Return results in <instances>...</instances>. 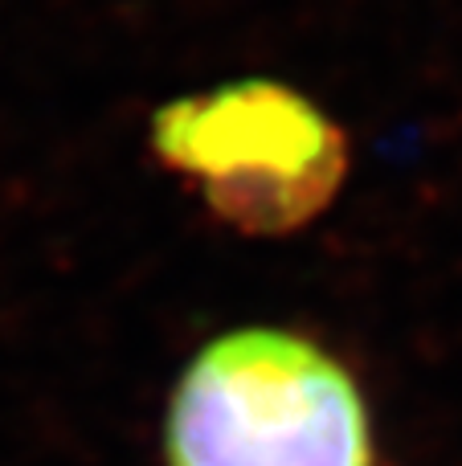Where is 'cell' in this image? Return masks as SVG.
Instances as JSON below:
<instances>
[{
  "label": "cell",
  "mask_w": 462,
  "mask_h": 466,
  "mask_svg": "<svg viewBox=\"0 0 462 466\" xmlns=\"http://www.w3.org/2000/svg\"><path fill=\"white\" fill-rule=\"evenodd\" d=\"M168 466H377L352 372L286 328L213 336L164 413Z\"/></svg>",
  "instance_id": "obj_1"
},
{
  "label": "cell",
  "mask_w": 462,
  "mask_h": 466,
  "mask_svg": "<svg viewBox=\"0 0 462 466\" xmlns=\"http://www.w3.org/2000/svg\"><path fill=\"white\" fill-rule=\"evenodd\" d=\"M152 147L246 233L307 226L348 177L344 131L307 95L270 78L185 95L152 119Z\"/></svg>",
  "instance_id": "obj_2"
}]
</instances>
